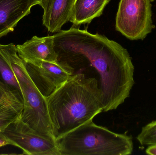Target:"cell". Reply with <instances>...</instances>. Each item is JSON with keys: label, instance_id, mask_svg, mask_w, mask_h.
<instances>
[{"label": "cell", "instance_id": "cell-10", "mask_svg": "<svg viewBox=\"0 0 156 155\" xmlns=\"http://www.w3.org/2000/svg\"><path fill=\"white\" fill-rule=\"evenodd\" d=\"M37 4L34 0H0V38L13 31Z\"/></svg>", "mask_w": 156, "mask_h": 155}, {"label": "cell", "instance_id": "cell-16", "mask_svg": "<svg viewBox=\"0 0 156 155\" xmlns=\"http://www.w3.org/2000/svg\"><path fill=\"white\" fill-rule=\"evenodd\" d=\"M146 153L148 155H156V145L149 146L146 150Z\"/></svg>", "mask_w": 156, "mask_h": 155}, {"label": "cell", "instance_id": "cell-12", "mask_svg": "<svg viewBox=\"0 0 156 155\" xmlns=\"http://www.w3.org/2000/svg\"><path fill=\"white\" fill-rule=\"evenodd\" d=\"M110 0H76L70 21L76 25L89 23L101 15Z\"/></svg>", "mask_w": 156, "mask_h": 155}, {"label": "cell", "instance_id": "cell-7", "mask_svg": "<svg viewBox=\"0 0 156 155\" xmlns=\"http://www.w3.org/2000/svg\"><path fill=\"white\" fill-rule=\"evenodd\" d=\"M23 62L31 80L45 98L75 73L73 68L62 62L55 63L41 61L36 64Z\"/></svg>", "mask_w": 156, "mask_h": 155}, {"label": "cell", "instance_id": "cell-15", "mask_svg": "<svg viewBox=\"0 0 156 155\" xmlns=\"http://www.w3.org/2000/svg\"><path fill=\"white\" fill-rule=\"evenodd\" d=\"M8 145L13 146V143L4 135L2 132H0V147Z\"/></svg>", "mask_w": 156, "mask_h": 155}, {"label": "cell", "instance_id": "cell-5", "mask_svg": "<svg viewBox=\"0 0 156 155\" xmlns=\"http://www.w3.org/2000/svg\"><path fill=\"white\" fill-rule=\"evenodd\" d=\"M154 0H121L115 20V29L132 41L143 40L155 26L152 19Z\"/></svg>", "mask_w": 156, "mask_h": 155}, {"label": "cell", "instance_id": "cell-8", "mask_svg": "<svg viewBox=\"0 0 156 155\" xmlns=\"http://www.w3.org/2000/svg\"><path fill=\"white\" fill-rule=\"evenodd\" d=\"M16 47L18 55L26 62L36 64L41 61L58 62L53 35L45 37L34 36L23 44L16 45Z\"/></svg>", "mask_w": 156, "mask_h": 155}, {"label": "cell", "instance_id": "cell-2", "mask_svg": "<svg viewBox=\"0 0 156 155\" xmlns=\"http://www.w3.org/2000/svg\"><path fill=\"white\" fill-rule=\"evenodd\" d=\"M46 99L55 141L103 112L98 80L82 73L72 75Z\"/></svg>", "mask_w": 156, "mask_h": 155}, {"label": "cell", "instance_id": "cell-1", "mask_svg": "<svg viewBox=\"0 0 156 155\" xmlns=\"http://www.w3.org/2000/svg\"><path fill=\"white\" fill-rule=\"evenodd\" d=\"M53 36L58 61L74 70L89 67L97 72L103 112L116 109L129 97L135 83L134 66L128 51L120 44L75 27Z\"/></svg>", "mask_w": 156, "mask_h": 155}, {"label": "cell", "instance_id": "cell-4", "mask_svg": "<svg viewBox=\"0 0 156 155\" xmlns=\"http://www.w3.org/2000/svg\"><path fill=\"white\" fill-rule=\"evenodd\" d=\"M12 69L23 99L21 120L37 133L55 140L45 97L36 87L24 65H16Z\"/></svg>", "mask_w": 156, "mask_h": 155}, {"label": "cell", "instance_id": "cell-6", "mask_svg": "<svg viewBox=\"0 0 156 155\" xmlns=\"http://www.w3.org/2000/svg\"><path fill=\"white\" fill-rule=\"evenodd\" d=\"M20 117L2 132L14 146L22 149L23 154L60 155L55 140L37 133L25 124Z\"/></svg>", "mask_w": 156, "mask_h": 155}, {"label": "cell", "instance_id": "cell-3", "mask_svg": "<svg viewBox=\"0 0 156 155\" xmlns=\"http://www.w3.org/2000/svg\"><path fill=\"white\" fill-rule=\"evenodd\" d=\"M60 155H128L132 137L116 133L93 121L79 126L56 141Z\"/></svg>", "mask_w": 156, "mask_h": 155}, {"label": "cell", "instance_id": "cell-11", "mask_svg": "<svg viewBox=\"0 0 156 155\" xmlns=\"http://www.w3.org/2000/svg\"><path fill=\"white\" fill-rule=\"evenodd\" d=\"M23 109V96L0 88V132L20 118Z\"/></svg>", "mask_w": 156, "mask_h": 155}, {"label": "cell", "instance_id": "cell-9", "mask_svg": "<svg viewBox=\"0 0 156 155\" xmlns=\"http://www.w3.org/2000/svg\"><path fill=\"white\" fill-rule=\"evenodd\" d=\"M76 0H41L43 25L51 32H58L69 22Z\"/></svg>", "mask_w": 156, "mask_h": 155}, {"label": "cell", "instance_id": "cell-13", "mask_svg": "<svg viewBox=\"0 0 156 155\" xmlns=\"http://www.w3.org/2000/svg\"><path fill=\"white\" fill-rule=\"evenodd\" d=\"M0 88L3 91L15 93L23 96L17 78L10 64L1 52Z\"/></svg>", "mask_w": 156, "mask_h": 155}, {"label": "cell", "instance_id": "cell-14", "mask_svg": "<svg viewBox=\"0 0 156 155\" xmlns=\"http://www.w3.org/2000/svg\"><path fill=\"white\" fill-rule=\"evenodd\" d=\"M137 139L142 145L149 146L156 145V121L143 127Z\"/></svg>", "mask_w": 156, "mask_h": 155}]
</instances>
